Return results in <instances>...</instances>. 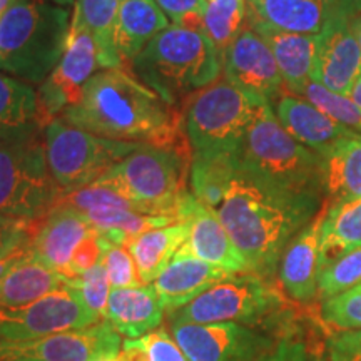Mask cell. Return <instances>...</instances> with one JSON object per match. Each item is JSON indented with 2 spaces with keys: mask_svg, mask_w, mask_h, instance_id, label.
Listing matches in <instances>:
<instances>
[{
  "mask_svg": "<svg viewBox=\"0 0 361 361\" xmlns=\"http://www.w3.org/2000/svg\"><path fill=\"white\" fill-rule=\"evenodd\" d=\"M67 281L79 291L84 303L104 319L107 310V301H109L111 283L109 278H107V271L101 261L94 268L80 274V276L67 278Z\"/></svg>",
  "mask_w": 361,
  "mask_h": 361,
  "instance_id": "cell-38",
  "label": "cell"
},
{
  "mask_svg": "<svg viewBox=\"0 0 361 361\" xmlns=\"http://www.w3.org/2000/svg\"><path fill=\"white\" fill-rule=\"evenodd\" d=\"M44 129L32 84L0 72V135Z\"/></svg>",
  "mask_w": 361,
  "mask_h": 361,
  "instance_id": "cell-29",
  "label": "cell"
},
{
  "mask_svg": "<svg viewBox=\"0 0 361 361\" xmlns=\"http://www.w3.org/2000/svg\"><path fill=\"white\" fill-rule=\"evenodd\" d=\"M164 306L152 284L135 288H111L104 319L128 340H137L161 326Z\"/></svg>",
  "mask_w": 361,
  "mask_h": 361,
  "instance_id": "cell-21",
  "label": "cell"
},
{
  "mask_svg": "<svg viewBox=\"0 0 361 361\" xmlns=\"http://www.w3.org/2000/svg\"><path fill=\"white\" fill-rule=\"evenodd\" d=\"M0 361H19V360H0Z\"/></svg>",
  "mask_w": 361,
  "mask_h": 361,
  "instance_id": "cell-54",
  "label": "cell"
},
{
  "mask_svg": "<svg viewBox=\"0 0 361 361\" xmlns=\"http://www.w3.org/2000/svg\"><path fill=\"white\" fill-rule=\"evenodd\" d=\"M62 121L102 137L184 146V112L124 67L94 74Z\"/></svg>",
  "mask_w": 361,
  "mask_h": 361,
  "instance_id": "cell-2",
  "label": "cell"
},
{
  "mask_svg": "<svg viewBox=\"0 0 361 361\" xmlns=\"http://www.w3.org/2000/svg\"><path fill=\"white\" fill-rule=\"evenodd\" d=\"M139 80L174 106L219 79L223 67L214 44L202 29L171 24L130 62Z\"/></svg>",
  "mask_w": 361,
  "mask_h": 361,
  "instance_id": "cell-4",
  "label": "cell"
},
{
  "mask_svg": "<svg viewBox=\"0 0 361 361\" xmlns=\"http://www.w3.org/2000/svg\"><path fill=\"white\" fill-rule=\"evenodd\" d=\"M329 361H361V338L358 331H341L328 340Z\"/></svg>",
  "mask_w": 361,
  "mask_h": 361,
  "instance_id": "cell-43",
  "label": "cell"
},
{
  "mask_svg": "<svg viewBox=\"0 0 361 361\" xmlns=\"http://www.w3.org/2000/svg\"><path fill=\"white\" fill-rule=\"evenodd\" d=\"M51 2H54V4H57V6L67 7V6H71V4H72V2H74V0H51Z\"/></svg>",
  "mask_w": 361,
  "mask_h": 361,
  "instance_id": "cell-51",
  "label": "cell"
},
{
  "mask_svg": "<svg viewBox=\"0 0 361 361\" xmlns=\"http://www.w3.org/2000/svg\"><path fill=\"white\" fill-rule=\"evenodd\" d=\"M44 144L52 178L66 196L96 183L144 142L102 137L57 117L44 128Z\"/></svg>",
  "mask_w": 361,
  "mask_h": 361,
  "instance_id": "cell-9",
  "label": "cell"
},
{
  "mask_svg": "<svg viewBox=\"0 0 361 361\" xmlns=\"http://www.w3.org/2000/svg\"><path fill=\"white\" fill-rule=\"evenodd\" d=\"M328 209L324 200L322 209L291 239L278 266L283 290L298 303H311L318 296V281L323 269L322 228Z\"/></svg>",
  "mask_w": 361,
  "mask_h": 361,
  "instance_id": "cell-18",
  "label": "cell"
},
{
  "mask_svg": "<svg viewBox=\"0 0 361 361\" xmlns=\"http://www.w3.org/2000/svg\"><path fill=\"white\" fill-rule=\"evenodd\" d=\"M224 79L261 104L281 96L284 80L269 45L250 25L221 56Z\"/></svg>",
  "mask_w": 361,
  "mask_h": 361,
  "instance_id": "cell-15",
  "label": "cell"
},
{
  "mask_svg": "<svg viewBox=\"0 0 361 361\" xmlns=\"http://www.w3.org/2000/svg\"><path fill=\"white\" fill-rule=\"evenodd\" d=\"M318 156L324 200L338 202L361 197V134L340 139Z\"/></svg>",
  "mask_w": 361,
  "mask_h": 361,
  "instance_id": "cell-26",
  "label": "cell"
},
{
  "mask_svg": "<svg viewBox=\"0 0 361 361\" xmlns=\"http://www.w3.org/2000/svg\"><path fill=\"white\" fill-rule=\"evenodd\" d=\"M355 331H358V335H360V338H361V329H355Z\"/></svg>",
  "mask_w": 361,
  "mask_h": 361,
  "instance_id": "cell-53",
  "label": "cell"
},
{
  "mask_svg": "<svg viewBox=\"0 0 361 361\" xmlns=\"http://www.w3.org/2000/svg\"><path fill=\"white\" fill-rule=\"evenodd\" d=\"M121 0H75L72 22L82 25L94 39L102 71L124 67L114 45L117 8Z\"/></svg>",
  "mask_w": 361,
  "mask_h": 361,
  "instance_id": "cell-31",
  "label": "cell"
},
{
  "mask_svg": "<svg viewBox=\"0 0 361 361\" xmlns=\"http://www.w3.org/2000/svg\"><path fill=\"white\" fill-rule=\"evenodd\" d=\"M283 298L256 273L229 274L183 308L169 311L171 323H239L256 326L283 310Z\"/></svg>",
  "mask_w": 361,
  "mask_h": 361,
  "instance_id": "cell-10",
  "label": "cell"
},
{
  "mask_svg": "<svg viewBox=\"0 0 361 361\" xmlns=\"http://www.w3.org/2000/svg\"><path fill=\"white\" fill-rule=\"evenodd\" d=\"M184 219L189 221V236L178 252L191 255L229 274L251 273L218 213L197 201L191 191L180 207V221Z\"/></svg>",
  "mask_w": 361,
  "mask_h": 361,
  "instance_id": "cell-17",
  "label": "cell"
},
{
  "mask_svg": "<svg viewBox=\"0 0 361 361\" xmlns=\"http://www.w3.org/2000/svg\"><path fill=\"white\" fill-rule=\"evenodd\" d=\"M243 168L274 186L322 197L319 156L279 124L271 104H261L239 151Z\"/></svg>",
  "mask_w": 361,
  "mask_h": 361,
  "instance_id": "cell-7",
  "label": "cell"
},
{
  "mask_svg": "<svg viewBox=\"0 0 361 361\" xmlns=\"http://www.w3.org/2000/svg\"><path fill=\"white\" fill-rule=\"evenodd\" d=\"M71 13L51 0H13L0 17V72L42 84L61 61Z\"/></svg>",
  "mask_w": 361,
  "mask_h": 361,
  "instance_id": "cell-3",
  "label": "cell"
},
{
  "mask_svg": "<svg viewBox=\"0 0 361 361\" xmlns=\"http://www.w3.org/2000/svg\"><path fill=\"white\" fill-rule=\"evenodd\" d=\"M350 97H351V101H353L356 106H358V109L361 111V75L358 78V80L355 82L353 87H351Z\"/></svg>",
  "mask_w": 361,
  "mask_h": 361,
  "instance_id": "cell-47",
  "label": "cell"
},
{
  "mask_svg": "<svg viewBox=\"0 0 361 361\" xmlns=\"http://www.w3.org/2000/svg\"><path fill=\"white\" fill-rule=\"evenodd\" d=\"M291 94L303 97L305 101H308L314 107H318L323 114H326L331 119H335L336 123L346 126V128L361 134V111L351 101L350 96L333 92V90L324 87L319 82H314L313 79L305 80Z\"/></svg>",
  "mask_w": 361,
  "mask_h": 361,
  "instance_id": "cell-34",
  "label": "cell"
},
{
  "mask_svg": "<svg viewBox=\"0 0 361 361\" xmlns=\"http://www.w3.org/2000/svg\"><path fill=\"white\" fill-rule=\"evenodd\" d=\"M351 30H353L356 40H358L360 49H361V13L351 19Z\"/></svg>",
  "mask_w": 361,
  "mask_h": 361,
  "instance_id": "cell-48",
  "label": "cell"
},
{
  "mask_svg": "<svg viewBox=\"0 0 361 361\" xmlns=\"http://www.w3.org/2000/svg\"><path fill=\"white\" fill-rule=\"evenodd\" d=\"M261 102L219 78L184 102L191 156H238Z\"/></svg>",
  "mask_w": 361,
  "mask_h": 361,
  "instance_id": "cell-8",
  "label": "cell"
},
{
  "mask_svg": "<svg viewBox=\"0 0 361 361\" xmlns=\"http://www.w3.org/2000/svg\"><path fill=\"white\" fill-rule=\"evenodd\" d=\"M13 2V0H0V17L4 16V12L7 11L8 6Z\"/></svg>",
  "mask_w": 361,
  "mask_h": 361,
  "instance_id": "cell-49",
  "label": "cell"
},
{
  "mask_svg": "<svg viewBox=\"0 0 361 361\" xmlns=\"http://www.w3.org/2000/svg\"><path fill=\"white\" fill-rule=\"evenodd\" d=\"M97 69L102 67L96 42L82 25L71 22L66 51L52 74L37 89L40 121L44 128L61 117L67 107L79 102L85 84Z\"/></svg>",
  "mask_w": 361,
  "mask_h": 361,
  "instance_id": "cell-12",
  "label": "cell"
},
{
  "mask_svg": "<svg viewBox=\"0 0 361 361\" xmlns=\"http://www.w3.org/2000/svg\"><path fill=\"white\" fill-rule=\"evenodd\" d=\"M247 0H207L202 30L214 44L219 57L247 25Z\"/></svg>",
  "mask_w": 361,
  "mask_h": 361,
  "instance_id": "cell-33",
  "label": "cell"
},
{
  "mask_svg": "<svg viewBox=\"0 0 361 361\" xmlns=\"http://www.w3.org/2000/svg\"><path fill=\"white\" fill-rule=\"evenodd\" d=\"M189 157V146L139 144L96 183L123 194L139 213L180 221V207L189 192L186 189L188 171L191 169Z\"/></svg>",
  "mask_w": 361,
  "mask_h": 361,
  "instance_id": "cell-5",
  "label": "cell"
},
{
  "mask_svg": "<svg viewBox=\"0 0 361 361\" xmlns=\"http://www.w3.org/2000/svg\"><path fill=\"white\" fill-rule=\"evenodd\" d=\"M62 197L47 164L44 129L0 135V216L39 223Z\"/></svg>",
  "mask_w": 361,
  "mask_h": 361,
  "instance_id": "cell-6",
  "label": "cell"
},
{
  "mask_svg": "<svg viewBox=\"0 0 361 361\" xmlns=\"http://www.w3.org/2000/svg\"><path fill=\"white\" fill-rule=\"evenodd\" d=\"M69 281L34 303L0 310V341H30L101 322Z\"/></svg>",
  "mask_w": 361,
  "mask_h": 361,
  "instance_id": "cell-11",
  "label": "cell"
},
{
  "mask_svg": "<svg viewBox=\"0 0 361 361\" xmlns=\"http://www.w3.org/2000/svg\"><path fill=\"white\" fill-rule=\"evenodd\" d=\"M174 25L202 29V13L207 0H154Z\"/></svg>",
  "mask_w": 361,
  "mask_h": 361,
  "instance_id": "cell-39",
  "label": "cell"
},
{
  "mask_svg": "<svg viewBox=\"0 0 361 361\" xmlns=\"http://www.w3.org/2000/svg\"><path fill=\"white\" fill-rule=\"evenodd\" d=\"M247 25L269 45L288 92H293L298 85L311 79L318 49V34L286 32L264 24L252 16L247 17Z\"/></svg>",
  "mask_w": 361,
  "mask_h": 361,
  "instance_id": "cell-23",
  "label": "cell"
},
{
  "mask_svg": "<svg viewBox=\"0 0 361 361\" xmlns=\"http://www.w3.org/2000/svg\"><path fill=\"white\" fill-rule=\"evenodd\" d=\"M99 361H126V358L123 355H116V356H107V358H102V360H99Z\"/></svg>",
  "mask_w": 361,
  "mask_h": 361,
  "instance_id": "cell-50",
  "label": "cell"
},
{
  "mask_svg": "<svg viewBox=\"0 0 361 361\" xmlns=\"http://www.w3.org/2000/svg\"><path fill=\"white\" fill-rule=\"evenodd\" d=\"M66 281L64 274L30 258L25 251V255L0 278V310H16L34 303L64 286Z\"/></svg>",
  "mask_w": 361,
  "mask_h": 361,
  "instance_id": "cell-27",
  "label": "cell"
},
{
  "mask_svg": "<svg viewBox=\"0 0 361 361\" xmlns=\"http://www.w3.org/2000/svg\"><path fill=\"white\" fill-rule=\"evenodd\" d=\"M141 341L149 355V361H189L166 328H156L142 336Z\"/></svg>",
  "mask_w": 361,
  "mask_h": 361,
  "instance_id": "cell-40",
  "label": "cell"
},
{
  "mask_svg": "<svg viewBox=\"0 0 361 361\" xmlns=\"http://www.w3.org/2000/svg\"><path fill=\"white\" fill-rule=\"evenodd\" d=\"M228 276L229 273L224 269L216 268L206 261L176 252L173 261L156 278L152 286L156 288L166 313H169L191 303L194 298Z\"/></svg>",
  "mask_w": 361,
  "mask_h": 361,
  "instance_id": "cell-22",
  "label": "cell"
},
{
  "mask_svg": "<svg viewBox=\"0 0 361 361\" xmlns=\"http://www.w3.org/2000/svg\"><path fill=\"white\" fill-rule=\"evenodd\" d=\"M171 335L189 361H256L273 338L239 323H171Z\"/></svg>",
  "mask_w": 361,
  "mask_h": 361,
  "instance_id": "cell-13",
  "label": "cell"
},
{
  "mask_svg": "<svg viewBox=\"0 0 361 361\" xmlns=\"http://www.w3.org/2000/svg\"><path fill=\"white\" fill-rule=\"evenodd\" d=\"M169 25V19L154 0H121L116 17L114 45L123 66H130L144 47Z\"/></svg>",
  "mask_w": 361,
  "mask_h": 361,
  "instance_id": "cell-24",
  "label": "cell"
},
{
  "mask_svg": "<svg viewBox=\"0 0 361 361\" xmlns=\"http://www.w3.org/2000/svg\"><path fill=\"white\" fill-rule=\"evenodd\" d=\"M279 124L290 133L298 142H301L316 154H322L329 146L343 137L360 134L346 128L335 119L323 114L318 107L295 94H281L276 99L274 109Z\"/></svg>",
  "mask_w": 361,
  "mask_h": 361,
  "instance_id": "cell-20",
  "label": "cell"
},
{
  "mask_svg": "<svg viewBox=\"0 0 361 361\" xmlns=\"http://www.w3.org/2000/svg\"><path fill=\"white\" fill-rule=\"evenodd\" d=\"M322 314L324 322L336 329H361V284L323 301Z\"/></svg>",
  "mask_w": 361,
  "mask_h": 361,
  "instance_id": "cell-37",
  "label": "cell"
},
{
  "mask_svg": "<svg viewBox=\"0 0 361 361\" xmlns=\"http://www.w3.org/2000/svg\"><path fill=\"white\" fill-rule=\"evenodd\" d=\"M313 361H328L326 358H324V356H322V355H319V356H314V358H313Z\"/></svg>",
  "mask_w": 361,
  "mask_h": 361,
  "instance_id": "cell-52",
  "label": "cell"
},
{
  "mask_svg": "<svg viewBox=\"0 0 361 361\" xmlns=\"http://www.w3.org/2000/svg\"><path fill=\"white\" fill-rule=\"evenodd\" d=\"M24 255H25V246H24V247H20L19 251H16V252H12V255H8L7 258L0 259V278H2L4 274H6L7 271L11 269L12 266L16 264L17 261H19Z\"/></svg>",
  "mask_w": 361,
  "mask_h": 361,
  "instance_id": "cell-46",
  "label": "cell"
},
{
  "mask_svg": "<svg viewBox=\"0 0 361 361\" xmlns=\"http://www.w3.org/2000/svg\"><path fill=\"white\" fill-rule=\"evenodd\" d=\"M99 261H101V247H99L97 241V231L89 234L79 243L75 247L74 255H72L69 269H67L66 278H78L85 271L94 268Z\"/></svg>",
  "mask_w": 361,
  "mask_h": 361,
  "instance_id": "cell-42",
  "label": "cell"
},
{
  "mask_svg": "<svg viewBox=\"0 0 361 361\" xmlns=\"http://www.w3.org/2000/svg\"><path fill=\"white\" fill-rule=\"evenodd\" d=\"M238 156H191V192L211 209H218L238 164Z\"/></svg>",
  "mask_w": 361,
  "mask_h": 361,
  "instance_id": "cell-32",
  "label": "cell"
},
{
  "mask_svg": "<svg viewBox=\"0 0 361 361\" xmlns=\"http://www.w3.org/2000/svg\"><path fill=\"white\" fill-rule=\"evenodd\" d=\"M322 197L286 191L239 162L216 213L251 273L271 278L286 246L322 209Z\"/></svg>",
  "mask_w": 361,
  "mask_h": 361,
  "instance_id": "cell-1",
  "label": "cell"
},
{
  "mask_svg": "<svg viewBox=\"0 0 361 361\" xmlns=\"http://www.w3.org/2000/svg\"><path fill=\"white\" fill-rule=\"evenodd\" d=\"M361 284V246L324 264L318 281V298L323 301Z\"/></svg>",
  "mask_w": 361,
  "mask_h": 361,
  "instance_id": "cell-35",
  "label": "cell"
},
{
  "mask_svg": "<svg viewBox=\"0 0 361 361\" xmlns=\"http://www.w3.org/2000/svg\"><path fill=\"white\" fill-rule=\"evenodd\" d=\"M336 6L338 0H247L250 16L296 34L322 32Z\"/></svg>",
  "mask_w": 361,
  "mask_h": 361,
  "instance_id": "cell-25",
  "label": "cell"
},
{
  "mask_svg": "<svg viewBox=\"0 0 361 361\" xmlns=\"http://www.w3.org/2000/svg\"><path fill=\"white\" fill-rule=\"evenodd\" d=\"M360 246L361 197L338 202L328 201V209L322 228L323 266Z\"/></svg>",
  "mask_w": 361,
  "mask_h": 361,
  "instance_id": "cell-30",
  "label": "cell"
},
{
  "mask_svg": "<svg viewBox=\"0 0 361 361\" xmlns=\"http://www.w3.org/2000/svg\"><path fill=\"white\" fill-rule=\"evenodd\" d=\"M123 340L107 319L30 341H0V360L99 361L121 353Z\"/></svg>",
  "mask_w": 361,
  "mask_h": 361,
  "instance_id": "cell-14",
  "label": "cell"
},
{
  "mask_svg": "<svg viewBox=\"0 0 361 361\" xmlns=\"http://www.w3.org/2000/svg\"><path fill=\"white\" fill-rule=\"evenodd\" d=\"M189 236V221H176L162 228L147 229L128 243L142 284L154 283Z\"/></svg>",
  "mask_w": 361,
  "mask_h": 361,
  "instance_id": "cell-28",
  "label": "cell"
},
{
  "mask_svg": "<svg viewBox=\"0 0 361 361\" xmlns=\"http://www.w3.org/2000/svg\"><path fill=\"white\" fill-rule=\"evenodd\" d=\"M92 233H96V229L79 211L59 202L51 213L39 221L37 229L30 233L25 251L30 258L66 276L75 247Z\"/></svg>",
  "mask_w": 361,
  "mask_h": 361,
  "instance_id": "cell-19",
  "label": "cell"
},
{
  "mask_svg": "<svg viewBox=\"0 0 361 361\" xmlns=\"http://www.w3.org/2000/svg\"><path fill=\"white\" fill-rule=\"evenodd\" d=\"M30 223L0 216V259L19 251L30 238Z\"/></svg>",
  "mask_w": 361,
  "mask_h": 361,
  "instance_id": "cell-41",
  "label": "cell"
},
{
  "mask_svg": "<svg viewBox=\"0 0 361 361\" xmlns=\"http://www.w3.org/2000/svg\"><path fill=\"white\" fill-rule=\"evenodd\" d=\"M336 12L348 19H353L361 13V0H338Z\"/></svg>",
  "mask_w": 361,
  "mask_h": 361,
  "instance_id": "cell-45",
  "label": "cell"
},
{
  "mask_svg": "<svg viewBox=\"0 0 361 361\" xmlns=\"http://www.w3.org/2000/svg\"><path fill=\"white\" fill-rule=\"evenodd\" d=\"M361 75V49L351 30V19L335 11L318 34L311 79L333 92L350 96Z\"/></svg>",
  "mask_w": 361,
  "mask_h": 361,
  "instance_id": "cell-16",
  "label": "cell"
},
{
  "mask_svg": "<svg viewBox=\"0 0 361 361\" xmlns=\"http://www.w3.org/2000/svg\"><path fill=\"white\" fill-rule=\"evenodd\" d=\"M97 241L101 247V263L107 271L111 288L142 286L137 266L128 246L112 243L101 233H97Z\"/></svg>",
  "mask_w": 361,
  "mask_h": 361,
  "instance_id": "cell-36",
  "label": "cell"
},
{
  "mask_svg": "<svg viewBox=\"0 0 361 361\" xmlns=\"http://www.w3.org/2000/svg\"><path fill=\"white\" fill-rule=\"evenodd\" d=\"M256 361H308V350L301 341L283 338Z\"/></svg>",
  "mask_w": 361,
  "mask_h": 361,
  "instance_id": "cell-44",
  "label": "cell"
}]
</instances>
